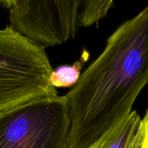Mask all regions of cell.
Here are the masks:
<instances>
[{
  "label": "cell",
  "instance_id": "cell-1",
  "mask_svg": "<svg viewBox=\"0 0 148 148\" xmlns=\"http://www.w3.org/2000/svg\"><path fill=\"white\" fill-rule=\"evenodd\" d=\"M148 84V6L121 23L65 95L69 148H88L129 115Z\"/></svg>",
  "mask_w": 148,
  "mask_h": 148
},
{
  "label": "cell",
  "instance_id": "cell-2",
  "mask_svg": "<svg viewBox=\"0 0 148 148\" xmlns=\"http://www.w3.org/2000/svg\"><path fill=\"white\" fill-rule=\"evenodd\" d=\"M52 70L44 48L10 26L0 29V113L57 94L49 83Z\"/></svg>",
  "mask_w": 148,
  "mask_h": 148
},
{
  "label": "cell",
  "instance_id": "cell-3",
  "mask_svg": "<svg viewBox=\"0 0 148 148\" xmlns=\"http://www.w3.org/2000/svg\"><path fill=\"white\" fill-rule=\"evenodd\" d=\"M70 131L65 95L42 96L0 113V148H69Z\"/></svg>",
  "mask_w": 148,
  "mask_h": 148
},
{
  "label": "cell",
  "instance_id": "cell-4",
  "mask_svg": "<svg viewBox=\"0 0 148 148\" xmlns=\"http://www.w3.org/2000/svg\"><path fill=\"white\" fill-rule=\"evenodd\" d=\"M10 27L32 42L46 48L73 39L80 28L82 1L6 0Z\"/></svg>",
  "mask_w": 148,
  "mask_h": 148
},
{
  "label": "cell",
  "instance_id": "cell-5",
  "mask_svg": "<svg viewBox=\"0 0 148 148\" xmlns=\"http://www.w3.org/2000/svg\"><path fill=\"white\" fill-rule=\"evenodd\" d=\"M140 122V115L136 111H133L116 127L88 148H133Z\"/></svg>",
  "mask_w": 148,
  "mask_h": 148
},
{
  "label": "cell",
  "instance_id": "cell-6",
  "mask_svg": "<svg viewBox=\"0 0 148 148\" xmlns=\"http://www.w3.org/2000/svg\"><path fill=\"white\" fill-rule=\"evenodd\" d=\"M88 59V52L83 50L80 59L73 65H62L53 69L49 75L50 85L56 88L74 87L81 77V71Z\"/></svg>",
  "mask_w": 148,
  "mask_h": 148
},
{
  "label": "cell",
  "instance_id": "cell-7",
  "mask_svg": "<svg viewBox=\"0 0 148 148\" xmlns=\"http://www.w3.org/2000/svg\"><path fill=\"white\" fill-rule=\"evenodd\" d=\"M114 5V3L108 0L82 1L79 13L80 27H89L99 22L108 15Z\"/></svg>",
  "mask_w": 148,
  "mask_h": 148
},
{
  "label": "cell",
  "instance_id": "cell-8",
  "mask_svg": "<svg viewBox=\"0 0 148 148\" xmlns=\"http://www.w3.org/2000/svg\"><path fill=\"white\" fill-rule=\"evenodd\" d=\"M133 148H148V108L143 117Z\"/></svg>",
  "mask_w": 148,
  "mask_h": 148
}]
</instances>
